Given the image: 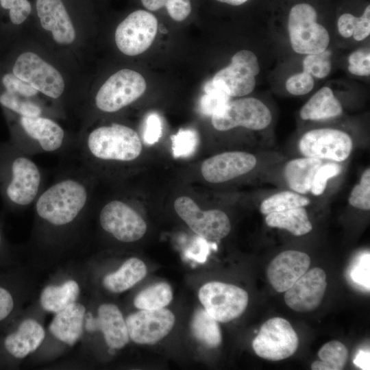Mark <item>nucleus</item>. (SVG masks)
Instances as JSON below:
<instances>
[{
  "mask_svg": "<svg viewBox=\"0 0 370 370\" xmlns=\"http://www.w3.org/2000/svg\"><path fill=\"white\" fill-rule=\"evenodd\" d=\"M310 200L301 194L293 191H282L264 199L260 206L262 214L283 211L291 208L304 207Z\"/></svg>",
  "mask_w": 370,
  "mask_h": 370,
  "instance_id": "7c9ffc66",
  "label": "nucleus"
},
{
  "mask_svg": "<svg viewBox=\"0 0 370 370\" xmlns=\"http://www.w3.org/2000/svg\"><path fill=\"white\" fill-rule=\"evenodd\" d=\"M317 21V13L308 3H298L291 9L288 30L294 51L308 55L327 49L330 43L329 34Z\"/></svg>",
  "mask_w": 370,
  "mask_h": 370,
  "instance_id": "20e7f679",
  "label": "nucleus"
},
{
  "mask_svg": "<svg viewBox=\"0 0 370 370\" xmlns=\"http://www.w3.org/2000/svg\"><path fill=\"white\" fill-rule=\"evenodd\" d=\"M310 256L301 251L286 250L276 256L267 269V278L278 292L288 290L308 270Z\"/></svg>",
  "mask_w": 370,
  "mask_h": 370,
  "instance_id": "a211bd4d",
  "label": "nucleus"
},
{
  "mask_svg": "<svg viewBox=\"0 0 370 370\" xmlns=\"http://www.w3.org/2000/svg\"><path fill=\"white\" fill-rule=\"evenodd\" d=\"M0 105L8 112L22 116H42V108L29 98L3 90L0 93Z\"/></svg>",
  "mask_w": 370,
  "mask_h": 370,
  "instance_id": "2f4dec72",
  "label": "nucleus"
},
{
  "mask_svg": "<svg viewBox=\"0 0 370 370\" xmlns=\"http://www.w3.org/2000/svg\"><path fill=\"white\" fill-rule=\"evenodd\" d=\"M370 34V5H368L362 15L357 18L352 36L357 41L365 39Z\"/></svg>",
  "mask_w": 370,
  "mask_h": 370,
  "instance_id": "a18cd8bd",
  "label": "nucleus"
},
{
  "mask_svg": "<svg viewBox=\"0 0 370 370\" xmlns=\"http://www.w3.org/2000/svg\"><path fill=\"white\" fill-rule=\"evenodd\" d=\"M16 116L10 142L25 154L63 153L71 145L64 129L53 119L42 116Z\"/></svg>",
  "mask_w": 370,
  "mask_h": 370,
  "instance_id": "7ed1b4c3",
  "label": "nucleus"
},
{
  "mask_svg": "<svg viewBox=\"0 0 370 370\" xmlns=\"http://www.w3.org/2000/svg\"><path fill=\"white\" fill-rule=\"evenodd\" d=\"M146 88V81L140 73L129 69L119 70L97 91L95 106L103 112H116L140 97Z\"/></svg>",
  "mask_w": 370,
  "mask_h": 370,
  "instance_id": "39448f33",
  "label": "nucleus"
},
{
  "mask_svg": "<svg viewBox=\"0 0 370 370\" xmlns=\"http://www.w3.org/2000/svg\"><path fill=\"white\" fill-rule=\"evenodd\" d=\"M199 298L205 310L218 322L227 323L238 317L248 304V294L233 284L210 282L203 285Z\"/></svg>",
  "mask_w": 370,
  "mask_h": 370,
  "instance_id": "0eeeda50",
  "label": "nucleus"
},
{
  "mask_svg": "<svg viewBox=\"0 0 370 370\" xmlns=\"http://www.w3.org/2000/svg\"><path fill=\"white\" fill-rule=\"evenodd\" d=\"M354 363L362 369H369V352L361 350L356 356Z\"/></svg>",
  "mask_w": 370,
  "mask_h": 370,
  "instance_id": "09e8293b",
  "label": "nucleus"
},
{
  "mask_svg": "<svg viewBox=\"0 0 370 370\" xmlns=\"http://www.w3.org/2000/svg\"><path fill=\"white\" fill-rule=\"evenodd\" d=\"M255 156L245 151H227L205 160L201 166L204 178L210 183H223L249 173L256 166Z\"/></svg>",
  "mask_w": 370,
  "mask_h": 370,
  "instance_id": "f3484780",
  "label": "nucleus"
},
{
  "mask_svg": "<svg viewBox=\"0 0 370 370\" xmlns=\"http://www.w3.org/2000/svg\"><path fill=\"white\" fill-rule=\"evenodd\" d=\"M326 286L325 271L318 267L311 269L285 291V303L297 312L314 310L320 305Z\"/></svg>",
  "mask_w": 370,
  "mask_h": 370,
  "instance_id": "dca6fc26",
  "label": "nucleus"
},
{
  "mask_svg": "<svg viewBox=\"0 0 370 370\" xmlns=\"http://www.w3.org/2000/svg\"><path fill=\"white\" fill-rule=\"evenodd\" d=\"M162 123L159 116L156 113L148 115L143 132L144 141L148 144H153L158 140L162 134Z\"/></svg>",
  "mask_w": 370,
  "mask_h": 370,
  "instance_id": "c03bdc74",
  "label": "nucleus"
},
{
  "mask_svg": "<svg viewBox=\"0 0 370 370\" xmlns=\"http://www.w3.org/2000/svg\"><path fill=\"white\" fill-rule=\"evenodd\" d=\"M357 18L349 13L340 16L338 20V29L342 36L345 38L352 36Z\"/></svg>",
  "mask_w": 370,
  "mask_h": 370,
  "instance_id": "49530a36",
  "label": "nucleus"
},
{
  "mask_svg": "<svg viewBox=\"0 0 370 370\" xmlns=\"http://www.w3.org/2000/svg\"><path fill=\"white\" fill-rule=\"evenodd\" d=\"M3 90L25 98L36 96L38 91L12 73H5L1 79Z\"/></svg>",
  "mask_w": 370,
  "mask_h": 370,
  "instance_id": "ea45409f",
  "label": "nucleus"
},
{
  "mask_svg": "<svg viewBox=\"0 0 370 370\" xmlns=\"http://www.w3.org/2000/svg\"><path fill=\"white\" fill-rule=\"evenodd\" d=\"M138 134L132 127L116 123L97 126L71 143L62 153L65 167L96 178L103 165L130 163L141 154Z\"/></svg>",
  "mask_w": 370,
  "mask_h": 370,
  "instance_id": "f257e3e1",
  "label": "nucleus"
},
{
  "mask_svg": "<svg viewBox=\"0 0 370 370\" xmlns=\"http://www.w3.org/2000/svg\"><path fill=\"white\" fill-rule=\"evenodd\" d=\"M36 10L42 27L51 32L57 43L73 42L75 30L61 0H37Z\"/></svg>",
  "mask_w": 370,
  "mask_h": 370,
  "instance_id": "6ab92c4d",
  "label": "nucleus"
},
{
  "mask_svg": "<svg viewBox=\"0 0 370 370\" xmlns=\"http://www.w3.org/2000/svg\"><path fill=\"white\" fill-rule=\"evenodd\" d=\"M147 10L156 12L164 8L169 16L174 21L180 22L190 14V0H141Z\"/></svg>",
  "mask_w": 370,
  "mask_h": 370,
  "instance_id": "473e14b6",
  "label": "nucleus"
},
{
  "mask_svg": "<svg viewBox=\"0 0 370 370\" xmlns=\"http://www.w3.org/2000/svg\"><path fill=\"white\" fill-rule=\"evenodd\" d=\"M265 222L269 227L286 230L297 236L306 234L312 229L304 207L271 212L267 214Z\"/></svg>",
  "mask_w": 370,
  "mask_h": 370,
  "instance_id": "a878e982",
  "label": "nucleus"
},
{
  "mask_svg": "<svg viewBox=\"0 0 370 370\" xmlns=\"http://www.w3.org/2000/svg\"><path fill=\"white\" fill-rule=\"evenodd\" d=\"M330 51L308 54L303 61L304 71L317 78L327 77L331 70Z\"/></svg>",
  "mask_w": 370,
  "mask_h": 370,
  "instance_id": "f704fd0d",
  "label": "nucleus"
},
{
  "mask_svg": "<svg viewBox=\"0 0 370 370\" xmlns=\"http://www.w3.org/2000/svg\"><path fill=\"white\" fill-rule=\"evenodd\" d=\"M1 5L9 10V16L14 25L21 24L30 14L32 7L28 0H1Z\"/></svg>",
  "mask_w": 370,
  "mask_h": 370,
  "instance_id": "a19ab883",
  "label": "nucleus"
},
{
  "mask_svg": "<svg viewBox=\"0 0 370 370\" xmlns=\"http://www.w3.org/2000/svg\"><path fill=\"white\" fill-rule=\"evenodd\" d=\"M349 275L355 284L369 291V253L356 258L350 265Z\"/></svg>",
  "mask_w": 370,
  "mask_h": 370,
  "instance_id": "4c0bfd02",
  "label": "nucleus"
},
{
  "mask_svg": "<svg viewBox=\"0 0 370 370\" xmlns=\"http://www.w3.org/2000/svg\"><path fill=\"white\" fill-rule=\"evenodd\" d=\"M197 143V135L192 130H181L172 136V148L175 156L190 154Z\"/></svg>",
  "mask_w": 370,
  "mask_h": 370,
  "instance_id": "58836bf2",
  "label": "nucleus"
},
{
  "mask_svg": "<svg viewBox=\"0 0 370 370\" xmlns=\"http://www.w3.org/2000/svg\"><path fill=\"white\" fill-rule=\"evenodd\" d=\"M342 112V106L332 89L325 86L319 89L301 108L300 117L304 120H324L338 116Z\"/></svg>",
  "mask_w": 370,
  "mask_h": 370,
  "instance_id": "b1692460",
  "label": "nucleus"
},
{
  "mask_svg": "<svg viewBox=\"0 0 370 370\" xmlns=\"http://www.w3.org/2000/svg\"><path fill=\"white\" fill-rule=\"evenodd\" d=\"M0 5H1V0H0Z\"/></svg>",
  "mask_w": 370,
  "mask_h": 370,
  "instance_id": "603ef678",
  "label": "nucleus"
},
{
  "mask_svg": "<svg viewBox=\"0 0 370 370\" xmlns=\"http://www.w3.org/2000/svg\"><path fill=\"white\" fill-rule=\"evenodd\" d=\"M342 166L334 162L321 164L317 170L310 191L315 195H321L323 193L327 186L328 180L330 178L337 176L341 172Z\"/></svg>",
  "mask_w": 370,
  "mask_h": 370,
  "instance_id": "e433bc0d",
  "label": "nucleus"
},
{
  "mask_svg": "<svg viewBox=\"0 0 370 370\" xmlns=\"http://www.w3.org/2000/svg\"><path fill=\"white\" fill-rule=\"evenodd\" d=\"M322 163L320 159L309 157L288 162L284 173L289 188L299 194L310 192L314 174Z\"/></svg>",
  "mask_w": 370,
  "mask_h": 370,
  "instance_id": "5701e85b",
  "label": "nucleus"
},
{
  "mask_svg": "<svg viewBox=\"0 0 370 370\" xmlns=\"http://www.w3.org/2000/svg\"><path fill=\"white\" fill-rule=\"evenodd\" d=\"M175 316L164 308L140 310L130 314L125 323L130 338L138 344H154L166 336L173 328Z\"/></svg>",
  "mask_w": 370,
  "mask_h": 370,
  "instance_id": "2eb2a0df",
  "label": "nucleus"
},
{
  "mask_svg": "<svg viewBox=\"0 0 370 370\" xmlns=\"http://www.w3.org/2000/svg\"><path fill=\"white\" fill-rule=\"evenodd\" d=\"M216 1L219 2L227 3L231 5L238 6V5H241L245 3L248 0H216Z\"/></svg>",
  "mask_w": 370,
  "mask_h": 370,
  "instance_id": "8fccbe9b",
  "label": "nucleus"
},
{
  "mask_svg": "<svg viewBox=\"0 0 370 370\" xmlns=\"http://www.w3.org/2000/svg\"><path fill=\"white\" fill-rule=\"evenodd\" d=\"M299 149L305 157L340 162L349 156L352 140L347 133L339 130L315 129L302 136Z\"/></svg>",
  "mask_w": 370,
  "mask_h": 370,
  "instance_id": "4468645a",
  "label": "nucleus"
},
{
  "mask_svg": "<svg viewBox=\"0 0 370 370\" xmlns=\"http://www.w3.org/2000/svg\"><path fill=\"white\" fill-rule=\"evenodd\" d=\"M86 309L79 303H72L56 313L49 325V332L60 341L72 345L81 336Z\"/></svg>",
  "mask_w": 370,
  "mask_h": 370,
  "instance_id": "412c9836",
  "label": "nucleus"
},
{
  "mask_svg": "<svg viewBox=\"0 0 370 370\" xmlns=\"http://www.w3.org/2000/svg\"><path fill=\"white\" fill-rule=\"evenodd\" d=\"M14 301L10 293L0 287V321L7 317L13 309Z\"/></svg>",
  "mask_w": 370,
  "mask_h": 370,
  "instance_id": "de8ad7c7",
  "label": "nucleus"
},
{
  "mask_svg": "<svg viewBox=\"0 0 370 370\" xmlns=\"http://www.w3.org/2000/svg\"><path fill=\"white\" fill-rule=\"evenodd\" d=\"M349 71L356 75L367 76L370 73V53L369 49H360L353 52L349 58Z\"/></svg>",
  "mask_w": 370,
  "mask_h": 370,
  "instance_id": "37998d69",
  "label": "nucleus"
},
{
  "mask_svg": "<svg viewBox=\"0 0 370 370\" xmlns=\"http://www.w3.org/2000/svg\"><path fill=\"white\" fill-rule=\"evenodd\" d=\"M191 330L196 338L209 347H217L221 342L218 321L204 308H199L194 313L191 321Z\"/></svg>",
  "mask_w": 370,
  "mask_h": 370,
  "instance_id": "cd10ccee",
  "label": "nucleus"
},
{
  "mask_svg": "<svg viewBox=\"0 0 370 370\" xmlns=\"http://www.w3.org/2000/svg\"><path fill=\"white\" fill-rule=\"evenodd\" d=\"M314 87L312 76L306 71L291 76L286 82V88L293 95H304L310 92Z\"/></svg>",
  "mask_w": 370,
  "mask_h": 370,
  "instance_id": "79ce46f5",
  "label": "nucleus"
},
{
  "mask_svg": "<svg viewBox=\"0 0 370 370\" xmlns=\"http://www.w3.org/2000/svg\"><path fill=\"white\" fill-rule=\"evenodd\" d=\"M11 73L51 99L59 98L64 92V82L60 72L33 52L21 53Z\"/></svg>",
  "mask_w": 370,
  "mask_h": 370,
  "instance_id": "f8f14e48",
  "label": "nucleus"
},
{
  "mask_svg": "<svg viewBox=\"0 0 370 370\" xmlns=\"http://www.w3.org/2000/svg\"><path fill=\"white\" fill-rule=\"evenodd\" d=\"M158 28V22L153 14L137 10L117 26L114 34L116 47L127 56L143 53L153 43Z\"/></svg>",
  "mask_w": 370,
  "mask_h": 370,
  "instance_id": "9b49d317",
  "label": "nucleus"
},
{
  "mask_svg": "<svg viewBox=\"0 0 370 370\" xmlns=\"http://www.w3.org/2000/svg\"><path fill=\"white\" fill-rule=\"evenodd\" d=\"M97 314V318L87 319L86 330H100L108 347L111 349L123 348L128 343L130 337L125 321L119 308L112 304H103L99 307Z\"/></svg>",
  "mask_w": 370,
  "mask_h": 370,
  "instance_id": "aec40b11",
  "label": "nucleus"
},
{
  "mask_svg": "<svg viewBox=\"0 0 370 370\" xmlns=\"http://www.w3.org/2000/svg\"><path fill=\"white\" fill-rule=\"evenodd\" d=\"M45 336L41 325L34 319H27L20 324L15 332L5 338V347L15 358H23L41 345Z\"/></svg>",
  "mask_w": 370,
  "mask_h": 370,
  "instance_id": "4be33fe9",
  "label": "nucleus"
},
{
  "mask_svg": "<svg viewBox=\"0 0 370 370\" xmlns=\"http://www.w3.org/2000/svg\"><path fill=\"white\" fill-rule=\"evenodd\" d=\"M298 344L297 333L291 323L285 319L273 317L262 325L252 347L260 358L279 361L291 356Z\"/></svg>",
  "mask_w": 370,
  "mask_h": 370,
  "instance_id": "1a4fd4ad",
  "label": "nucleus"
},
{
  "mask_svg": "<svg viewBox=\"0 0 370 370\" xmlns=\"http://www.w3.org/2000/svg\"><path fill=\"white\" fill-rule=\"evenodd\" d=\"M272 115L268 107L260 100L246 97L230 101L212 115V124L219 131H227L236 127L261 130L269 125Z\"/></svg>",
  "mask_w": 370,
  "mask_h": 370,
  "instance_id": "423d86ee",
  "label": "nucleus"
},
{
  "mask_svg": "<svg viewBox=\"0 0 370 370\" xmlns=\"http://www.w3.org/2000/svg\"><path fill=\"white\" fill-rule=\"evenodd\" d=\"M174 209L195 233L206 240L217 241L230 232V221L224 212L217 209L202 210L189 197L177 198Z\"/></svg>",
  "mask_w": 370,
  "mask_h": 370,
  "instance_id": "ddd939ff",
  "label": "nucleus"
},
{
  "mask_svg": "<svg viewBox=\"0 0 370 370\" xmlns=\"http://www.w3.org/2000/svg\"><path fill=\"white\" fill-rule=\"evenodd\" d=\"M146 274L145 263L137 258H130L116 271L106 275L103 278V284L112 293H122L134 286Z\"/></svg>",
  "mask_w": 370,
  "mask_h": 370,
  "instance_id": "393cba45",
  "label": "nucleus"
},
{
  "mask_svg": "<svg viewBox=\"0 0 370 370\" xmlns=\"http://www.w3.org/2000/svg\"><path fill=\"white\" fill-rule=\"evenodd\" d=\"M318 356L321 360L312 363V370H341L346 364L348 351L341 342L332 341L320 348Z\"/></svg>",
  "mask_w": 370,
  "mask_h": 370,
  "instance_id": "c756f323",
  "label": "nucleus"
},
{
  "mask_svg": "<svg viewBox=\"0 0 370 370\" xmlns=\"http://www.w3.org/2000/svg\"><path fill=\"white\" fill-rule=\"evenodd\" d=\"M42 172L30 156L10 141H0V195L5 207H28L42 190Z\"/></svg>",
  "mask_w": 370,
  "mask_h": 370,
  "instance_id": "f03ea898",
  "label": "nucleus"
},
{
  "mask_svg": "<svg viewBox=\"0 0 370 370\" xmlns=\"http://www.w3.org/2000/svg\"><path fill=\"white\" fill-rule=\"evenodd\" d=\"M259 72L256 56L251 51L241 50L236 53L230 64L219 70L210 81L230 97H243L253 91Z\"/></svg>",
  "mask_w": 370,
  "mask_h": 370,
  "instance_id": "9d476101",
  "label": "nucleus"
},
{
  "mask_svg": "<svg viewBox=\"0 0 370 370\" xmlns=\"http://www.w3.org/2000/svg\"><path fill=\"white\" fill-rule=\"evenodd\" d=\"M1 242H2V235H1V231H0V245L1 244Z\"/></svg>",
  "mask_w": 370,
  "mask_h": 370,
  "instance_id": "3c124183",
  "label": "nucleus"
},
{
  "mask_svg": "<svg viewBox=\"0 0 370 370\" xmlns=\"http://www.w3.org/2000/svg\"><path fill=\"white\" fill-rule=\"evenodd\" d=\"M204 91L200 101V108L204 114L212 116L230 101L231 97L215 87L211 81L205 85Z\"/></svg>",
  "mask_w": 370,
  "mask_h": 370,
  "instance_id": "72a5a7b5",
  "label": "nucleus"
},
{
  "mask_svg": "<svg viewBox=\"0 0 370 370\" xmlns=\"http://www.w3.org/2000/svg\"><path fill=\"white\" fill-rule=\"evenodd\" d=\"M173 299L171 286L159 282L140 291L134 298V304L140 310H156L166 306Z\"/></svg>",
  "mask_w": 370,
  "mask_h": 370,
  "instance_id": "c85d7f7f",
  "label": "nucleus"
},
{
  "mask_svg": "<svg viewBox=\"0 0 370 370\" xmlns=\"http://www.w3.org/2000/svg\"><path fill=\"white\" fill-rule=\"evenodd\" d=\"M79 293V285L74 280L60 286H47L40 294V304L45 310L57 313L75 302Z\"/></svg>",
  "mask_w": 370,
  "mask_h": 370,
  "instance_id": "bb28decb",
  "label": "nucleus"
},
{
  "mask_svg": "<svg viewBox=\"0 0 370 370\" xmlns=\"http://www.w3.org/2000/svg\"><path fill=\"white\" fill-rule=\"evenodd\" d=\"M99 223L103 231L123 243L138 241L147 231L143 217L127 201L119 199L109 200L101 206Z\"/></svg>",
  "mask_w": 370,
  "mask_h": 370,
  "instance_id": "6e6552de",
  "label": "nucleus"
},
{
  "mask_svg": "<svg viewBox=\"0 0 370 370\" xmlns=\"http://www.w3.org/2000/svg\"><path fill=\"white\" fill-rule=\"evenodd\" d=\"M349 204L353 207L363 210L370 209V169H367L361 175L359 184L352 189L349 199Z\"/></svg>",
  "mask_w": 370,
  "mask_h": 370,
  "instance_id": "c9c22d12",
  "label": "nucleus"
}]
</instances>
